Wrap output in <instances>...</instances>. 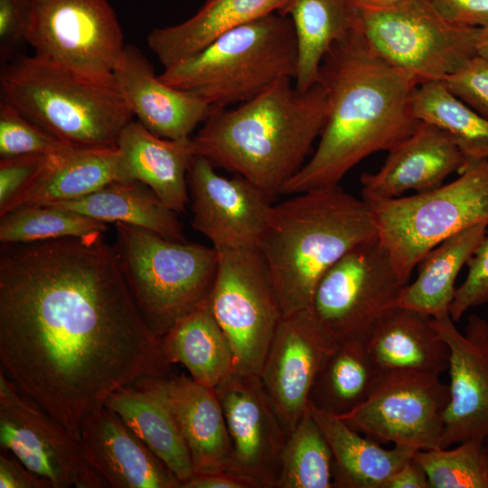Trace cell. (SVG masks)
Listing matches in <instances>:
<instances>
[{"label":"cell","mask_w":488,"mask_h":488,"mask_svg":"<svg viewBox=\"0 0 488 488\" xmlns=\"http://www.w3.org/2000/svg\"><path fill=\"white\" fill-rule=\"evenodd\" d=\"M0 365L78 440L111 393L174 373L104 234L2 244Z\"/></svg>","instance_id":"6da1fadb"},{"label":"cell","mask_w":488,"mask_h":488,"mask_svg":"<svg viewBox=\"0 0 488 488\" xmlns=\"http://www.w3.org/2000/svg\"><path fill=\"white\" fill-rule=\"evenodd\" d=\"M317 83L325 93L318 145L281 194L339 184L361 160L389 151L421 123L412 105L420 81L380 57L359 27L326 53Z\"/></svg>","instance_id":"7a4b0ae2"},{"label":"cell","mask_w":488,"mask_h":488,"mask_svg":"<svg viewBox=\"0 0 488 488\" xmlns=\"http://www.w3.org/2000/svg\"><path fill=\"white\" fill-rule=\"evenodd\" d=\"M284 78L234 108L212 109L192 137L194 155L243 176L271 200L305 164L320 136L325 93L319 83L305 91Z\"/></svg>","instance_id":"3957f363"},{"label":"cell","mask_w":488,"mask_h":488,"mask_svg":"<svg viewBox=\"0 0 488 488\" xmlns=\"http://www.w3.org/2000/svg\"><path fill=\"white\" fill-rule=\"evenodd\" d=\"M378 239L368 203L339 184L272 205L257 245L286 316L310 308L324 273L355 247Z\"/></svg>","instance_id":"277c9868"},{"label":"cell","mask_w":488,"mask_h":488,"mask_svg":"<svg viewBox=\"0 0 488 488\" xmlns=\"http://www.w3.org/2000/svg\"><path fill=\"white\" fill-rule=\"evenodd\" d=\"M0 93L2 101L72 145L116 147L135 117L115 83L78 76L34 54L2 69Z\"/></svg>","instance_id":"5b68a950"},{"label":"cell","mask_w":488,"mask_h":488,"mask_svg":"<svg viewBox=\"0 0 488 488\" xmlns=\"http://www.w3.org/2000/svg\"><path fill=\"white\" fill-rule=\"evenodd\" d=\"M297 44L291 19L275 12L239 26L203 50L164 69L166 84L227 108L259 95L277 80H295Z\"/></svg>","instance_id":"8992f818"},{"label":"cell","mask_w":488,"mask_h":488,"mask_svg":"<svg viewBox=\"0 0 488 488\" xmlns=\"http://www.w3.org/2000/svg\"><path fill=\"white\" fill-rule=\"evenodd\" d=\"M115 227L113 246L123 276L145 324L162 338L179 318L209 298L218 251L126 223Z\"/></svg>","instance_id":"52a82bcc"},{"label":"cell","mask_w":488,"mask_h":488,"mask_svg":"<svg viewBox=\"0 0 488 488\" xmlns=\"http://www.w3.org/2000/svg\"><path fill=\"white\" fill-rule=\"evenodd\" d=\"M362 199L372 212L380 244L408 283L430 249L464 230L488 224V161L468 165L455 181L427 192Z\"/></svg>","instance_id":"ba28073f"},{"label":"cell","mask_w":488,"mask_h":488,"mask_svg":"<svg viewBox=\"0 0 488 488\" xmlns=\"http://www.w3.org/2000/svg\"><path fill=\"white\" fill-rule=\"evenodd\" d=\"M478 28L448 20L430 0H405L384 9L359 7V29L369 46L420 83L444 80L476 55Z\"/></svg>","instance_id":"9c48e42d"},{"label":"cell","mask_w":488,"mask_h":488,"mask_svg":"<svg viewBox=\"0 0 488 488\" xmlns=\"http://www.w3.org/2000/svg\"><path fill=\"white\" fill-rule=\"evenodd\" d=\"M24 42L40 59L108 84L126 47L108 0H29Z\"/></svg>","instance_id":"30bf717a"},{"label":"cell","mask_w":488,"mask_h":488,"mask_svg":"<svg viewBox=\"0 0 488 488\" xmlns=\"http://www.w3.org/2000/svg\"><path fill=\"white\" fill-rule=\"evenodd\" d=\"M210 308L233 352L234 371L259 375L282 312L257 247L217 250Z\"/></svg>","instance_id":"8fae6325"},{"label":"cell","mask_w":488,"mask_h":488,"mask_svg":"<svg viewBox=\"0 0 488 488\" xmlns=\"http://www.w3.org/2000/svg\"><path fill=\"white\" fill-rule=\"evenodd\" d=\"M408 284L375 239L355 247L324 273L310 309L333 343H365L381 317L398 305Z\"/></svg>","instance_id":"7c38bea8"},{"label":"cell","mask_w":488,"mask_h":488,"mask_svg":"<svg viewBox=\"0 0 488 488\" xmlns=\"http://www.w3.org/2000/svg\"><path fill=\"white\" fill-rule=\"evenodd\" d=\"M448 401L440 375L391 371L380 372L362 404L338 418L380 444L430 450L440 447Z\"/></svg>","instance_id":"4fadbf2b"},{"label":"cell","mask_w":488,"mask_h":488,"mask_svg":"<svg viewBox=\"0 0 488 488\" xmlns=\"http://www.w3.org/2000/svg\"><path fill=\"white\" fill-rule=\"evenodd\" d=\"M0 446L52 488H102L79 440L0 371Z\"/></svg>","instance_id":"5bb4252c"},{"label":"cell","mask_w":488,"mask_h":488,"mask_svg":"<svg viewBox=\"0 0 488 488\" xmlns=\"http://www.w3.org/2000/svg\"><path fill=\"white\" fill-rule=\"evenodd\" d=\"M213 389L231 442L228 469L277 488L287 434L259 375L233 371Z\"/></svg>","instance_id":"9a60e30c"},{"label":"cell","mask_w":488,"mask_h":488,"mask_svg":"<svg viewBox=\"0 0 488 488\" xmlns=\"http://www.w3.org/2000/svg\"><path fill=\"white\" fill-rule=\"evenodd\" d=\"M192 226L216 250L257 247L272 200L241 175L225 177L193 155L187 174Z\"/></svg>","instance_id":"2e32d148"},{"label":"cell","mask_w":488,"mask_h":488,"mask_svg":"<svg viewBox=\"0 0 488 488\" xmlns=\"http://www.w3.org/2000/svg\"><path fill=\"white\" fill-rule=\"evenodd\" d=\"M449 348V401L441 448L488 436V321L471 314L461 333L449 313L433 317Z\"/></svg>","instance_id":"e0dca14e"},{"label":"cell","mask_w":488,"mask_h":488,"mask_svg":"<svg viewBox=\"0 0 488 488\" xmlns=\"http://www.w3.org/2000/svg\"><path fill=\"white\" fill-rule=\"evenodd\" d=\"M335 345L310 308L280 320L259 377L287 436L307 410L315 376Z\"/></svg>","instance_id":"ac0fdd59"},{"label":"cell","mask_w":488,"mask_h":488,"mask_svg":"<svg viewBox=\"0 0 488 488\" xmlns=\"http://www.w3.org/2000/svg\"><path fill=\"white\" fill-rule=\"evenodd\" d=\"M85 462L113 488H180V481L112 410L88 414L79 429Z\"/></svg>","instance_id":"d6986e66"},{"label":"cell","mask_w":488,"mask_h":488,"mask_svg":"<svg viewBox=\"0 0 488 488\" xmlns=\"http://www.w3.org/2000/svg\"><path fill=\"white\" fill-rule=\"evenodd\" d=\"M114 82L138 121L160 137H191L211 111L202 99L164 82L134 45H126L114 71Z\"/></svg>","instance_id":"ffe728a7"},{"label":"cell","mask_w":488,"mask_h":488,"mask_svg":"<svg viewBox=\"0 0 488 488\" xmlns=\"http://www.w3.org/2000/svg\"><path fill=\"white\" fill-rule=\"evenodd\" d=\"M465 168V160L452 138L421 121L410 136L389 151L376 173L361 174V197L396 198L408 191L427 192Z\"/></svg>","instance_id":"44dd1931"},{"label":"cell","mask_w":488,"mask_h":488,"mask_svg":"<svg viewBox=\"0 0 488 488\" xmlns=\"http://www.w3.org/2000/svg\"><path fill=\"white\" fill-rule=\"evenodd\" d=\"M168 377L146 376L111 393L115 412L180 481L193 474L190 453L172 408Z\"/></svg>","instance_id":"7402d4cb"},{"label":"cell","mask_w":488,"mask_h":488,"mask_svg":"<svg viewBox=\"0 0 488 488\" xmlns=\"http://www.w3.org/2000/svg\"><path fill=\"white\" fill-rule=\"evenodd\" d=\"M117 147L120 181L141 182L171 210H185L187 174L194 155L192 137H160L132 120L122 130Z\"/></svg>","instance_id":"603a6c76"},{"label":"cell","mask_w":488,"mask_h":488,"mask_svg":"<svg viewBox=\"0 0 488 488\" xmlns=\"http://www.w3.org/2000/svg\"><path fill=\"white\" fill-rule=\"evenodd\" d=\"M120 181L117 147L70 145L46 155L28 183L2 210L49 205L84 197Z\"/></svg>","instance_id":"cb8c5ba5"},{"label":"cell","mask_w":488,"mask_h":488,"mask_svg":"<svg viewBox=\"0 0 488 488\" xmlns=\"http://www.w3.org/2000/svg\"><path fill=\"white\" fill-rule=\"evenodd\" d=\"M380 372L409 371L440 375L448 371L449 348L433 317L396 305L378 322L365 342Z\"/></svg>","instance_id":"d4e9b609"},{"label":"cell","mask_w":488,"mask_h":488,"mask_svg":"<svg viewBox=\"0 0 488 488\" xmlns=\"http://www.w3.org/2000/svg\"><path fill=\"white\" fill-rule=\"evenodd\" d=\"M167 389L193 473L228 469L231 442L214 389L195 382L184 373L168 377Z\"/></svg>","instance_id":"484cf974"},{"label":"cell","mask_w":488,"mask_h":488,"mask_svg":"<svg viewBox=\"0 0 488 488\" xmlns=\"http://www.w3.org/2000/svg\"><path fill=\"white\" fill-rule=\"evenodd\" d=\"M286 0H206L187 20L155 28L146 38L164 68L203 50L226 33L278 12Z\"/></svg>","instance_id":"4316f807"},{"label":"cell","mask_w":488,"mask_h":488,"mask_svg":"<svg viewBox=\"0 0 488 488\" xmlns=\"http://www.w3.org/2000/svg\"><path fill=\"white\" fill-rule=\"evenodd\" d=\"M308 409L333 452V488H385L393 474L417 451L402 445L384 448L380 443L362 436L338 417L309 403Z\"/></svg>","instance_id":"83f0119b"},{"label":"cell","mask_w":488,"mask_h":488,"mask_svg":"<svg viewBox=\"0 0 488 488\" xmlns=\"http://www.w3.org/2000/svg\"><path fill=\"white\" fill-rule=\"evenodd\" d=\"M279 14L293 23L297 44L296 89L317 83L321 63L337 42L359 27L356 0H286Z\"/></svg>","instance_id":"f1b7e54d"},{"label":"cell","mask_w":488,"mask_h":488,"mask_svg":"<svg viewBox=\"0 0 488 488\" xmlns=\"http://www.w3.org/2000/svg\"><path fill=\"white\" fill-rule=\"evenodd\" d=\"M162 349L171 364H182L195 382L211 389L234 371L230 343L208 299L173 324L162 337Z\"/></svg>","instance_id":"f546056e"},{"label":"cell","mask_w":488,"mask_h":488,"mask_svg":"<svg viewBox=\"0 0 488 488\" xmlns=\"http://www.w3.org/2000/svg\"><path fill=\"white\" fill-rule=\"evenodd\" d=\"M49 205L104 223H126L174 241H186L177 212L138 181H115L84 197Z\"/></svg>","instance_id":"4dcf8cb0"},{"label":"cell","mask_w":488,"mask_h":488,"mask_svg":"<svg viewBox=\"0 0 488 488\" xmlns=\"http://www.w3.org/2000/svg\"><path fill=\"white\" fill-rule=\"evenodd\" d=\"M487 227L473 226L430 249L417 265L418 276L403 289L398 305L432 317L449 313L457 276L486 236Z\"/></svg>","instance_id":"1f68e13d"},{"label":"cell","mask_w":488,"mask_h":488,"mask_svg":"<svg viewBox=\"0 0 488 488\" xmlns=\"http://www.w3.org/2000/svg\"><path fill=\"white\" fill-rule=\"evenodd\" d=\"M380 375L364 342L339 343L315 376L309 404L336 417L347 414L370 397Z\"/></svg>","instance_id":"d6a6232c"},{"label":"cell","mask_w":488,"mask_h":488,"mask_svg":"<svg viewBox=\"0 0 488 488\" xmlns=\"http://www.w3.org/2000/svg\"><path fill=\"white\" fill-rule=\"evenodd\" d=\"M412 105L420 121L440 128L452 138L465 167L488 161V119L452 93L443 80L419 83Z\"/></svg>","instance_id":"836d02e7"},{"label":"cell","mask_w":488,"mask_h":488,"mask_svg":"<svg viewBox=\"0 0 488 488\" xmlns=\"http://www.w3.org/2000/svg\"><path fill=\"white\" fill-rule=\"evenodd\" d=\"M333 481L331 446L307 407L286 437L277 488H333Z\"/></svg>","instance_id":"e575fe53"},{"label":"cell","mask_w":488,"mask_h":488,"mask_svg":"<svg viewBox=\"0 0 488 488\" xmlns=\"http://www.w3.org/2000/svg\"><path fill=\"white\" fill-rule=\"evenodd\" d=\"M0 217L2 244L83 238L104 234L108 230L107 223L53 205L21 207Z\"/></svg>","instance_id":"d590c367"},{"label":"cell","mask_w":488,"mask_h":488,"mask_svg":"<svg viewBox=\"0 0 488 488\" xmlns=\"http://www.w3.org/2000/svg\"><path fill=\"white\" fill-rule=\"evenodd\" d=\"M455 446L415 452L413 457L426 472L430 488H488L484 440L470 439Z\"/></svg>","instance_id":"8d00e7d4"},{"label":"cell","mask_w":488,"mask_h":488,"mask_svg":"<svg viewBox=\"0 0 488 488\" xmlns=\"http://www.w3.org/2000/svg\"><path fill=\"white\" fill-rule=\"evenodd\" d=\"M72 145L53 136L11 105L0 103V158L49 155Z\"/></svg>","instance_id":"74e56055"},{"label":"cell","mask_w":488,"mask_h":488,"mask_svg":"<svg viewBox=\"0 0 488 488\" xmlns=\"http://www.w3.org/2000/svg\"><path fill=\"white\" fill-rule=\"evenodd\" d=\"M468 271L463 284L456 287L449 314L458 322L473 307L488 303V235L479 244L467 262Z\"/></svg>","instance_id":"f35d334b"},{"label":"cell","mask_w":488,"mask_h":488,"mask_svg":"<svg viewBox=\"0 0 488 488\" xmlns=\"http://www.w3.org/2000/svg\"><path fill=\"white\" fill-rule=\"evenodd\" d=\"M443 81L458 99L488 119L487 59L474 55Z\"/></svg>","instance_id":"ab89813d"},{"label":"cell","mask_w":488,"mask_h":488,"mask_svg":"<svg viewBox=\"0 0 488 488\" xmlns=\"http://www.w3.org/2000/svg\"><path fill=\"white\" fill-rule=\"evenodd\" d=\"M46 155H22L0 158V210L32 179Z\"/></svg>","instance_id":"60d3db41"},{"label":"cell","mask_w":488,"mask_h":488,"mask_svg":"<svg viewBox=\"0 0 488 488\" xmlns=\"http://www.w3.org/2000/svg\"><path fill=\"white\" fill-rule=\"evenodd\" d=\"M29 17V0H0V54L10 57L14 48L24 41Z\"/></svg>","instance_id":"b9f144b4"},{"label":"cell","mask_w":488,"mask_h":488,"mask_svg":"<svg viewBox=\"0 0 488 488\" xmlns=\"http://www.w3.org/2000/svg\"><path fill=\"white\" fill-rule=\"evenodd\" d=\"M448 20L470 27L488 25V0H430Z\"/></svg>","instance_id":"7bdbcfd3"},{"label":"cell","mask_w":488,"mask_h":488,"mask_svg":"<svg viewBox=\"0 0 488 488\" xmlns=\"http://www.w3.org/2000/svg\"><path fill=\"white\" fill-rule=\"evenodd\" d=\"M1 488H52L50 482L26 468L14 456L0 455Z\"/></svg>","instance_id":"ee69618b"},{"label":"cell","mask_w":488,"mask_h":488,"mask_svg":"<svg viewBox=\"0 0 488 488\" xmlns=\"http://www.w3.org/2000/svg\"><path fill=\"white\" fill-rule=\"evenodd\" d=\"M180 488H258L251 478L229 469L193 473Z\"/></svg>","instance_id":"f6af8a7d"},{"label":"cell","mask_w":488,"mask_h":488,"mask_svg":"<svg viewBox=\"0 0 488 488\" xmlns=\"http://www.w3.org/2000/svg\"><path fill=\"white\" fill-rule=\"evenodd\" d=\"M385 488H430V486L426 472L412 457L393 474Z\"/></svg>","instance_id":"bcb514c9"},{"label":"cell","mask_w":488,"mask_h":488,"mask_svg":"<svg viewBox=\"0 0 488 488\" xmlns=\"http://www.w3.org/2000/svg\"><path fill=\"white\" fill-rule=\"evenodd\" d=\"M405 0H356L357 5L368 9H384L395 6Z\"/></svg>","instance_id":"7dc6e473"},{"label":"cell","mask_w":488,"mask_h":488,"mask_svg":"<svg viewBox=\"0 0 488 488\" xmlns=\"http://www.w3.org/2000/svg\"><path fill=\"white\" fill-rule=\"evenodd\" d=\"M476 54L488 60V25L478 28Z\"/></svg>","instance_id":"c3c4849f"},{"label":"cell","mask_w":488,"mask_h":488,"mask_svg":"<svg viewBox=\"0 0 488 488\" xmlns=\"http://www.w3.org/2000/svg\"><path fill=\"white\" fill-rule=\"evenodd\" d=\"M484 445H485L486 455H487V460H488V436L484 439Z\"/></svg>","instance_id":"681fc988"}]
</instances>
